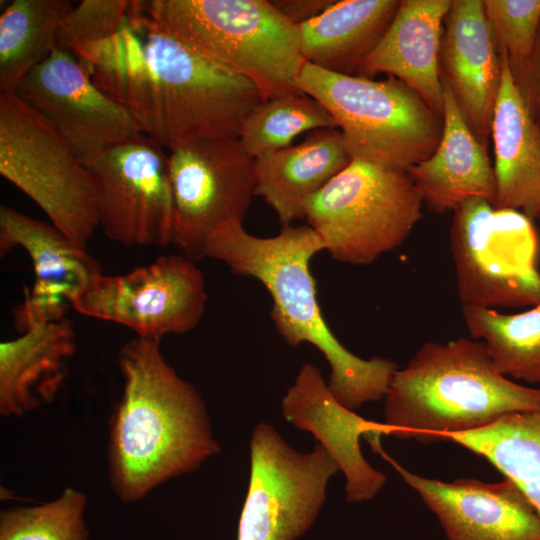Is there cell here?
I'll return each instance as SVG.
<instances>
[{
	"instance_id": "cell-1",
	"label": "cell",
	"mask_w": 540,
	"mask_h": 540,
	"mask_svg": "<svg viewBox=\"0 0 540 540\" xmlns=\"http://www.w3.org/2000/svg\"><path fill=\"white\" fill-rule=\"evenodd\" d=\"M72 52L92 82L168 149L238 138L248 115L265 100L245 76L159 30L132 1L113 35Z\"/></svg>"
},
{
	"instance_id": "cell-2",
	"label": "cell",
	"mask_w": 540,
	"mask_h": 540,
	"mask_svg": "<svg viewBox=\"0 0 540 540\" xmlns=\"http://www.w3.org/2000/svg\"><path fill=\"white\" fill-rule=\"evenodd\" d=\"M118 365L123 390L110 421L108 473L115 495L131 503L221 449L203 398L166 361L160 341L130 339Z\"/></svg>"
},
{
	"instance_id": "cell-3",
	"label": "cell",
	"mask_w": 540,
	"mask_h": 540,
	"mask_svg": "<svg viewBox=\"0 0 540 540\" xmlns=\"http://www.w3.org/2000/svg\"><path fill=\"white\" fill-rule=\"evenodd\" d=\"M324 251L317 233L308 225L283 226L272 237L248 233L234 219L208 238L204 258L223 262L231 272L253 277L269 292L274 325L291 347L310 343L321 351L331 373L328 387L336 400L355 411L385 397L395 372V361L354 355L335 337L326 323L319 301L311 259Z\"/></svg>"
},
{
	"instance_id": "cell-4",
	"label": "cell",
	"mask_w": 540,
	"mask_h": 540,
	"mask_svg": "<svg viewBox=\"0 0 540 540\" xmlns=\"http://www.w3.org/2000/svg\"><path fill=\"white\" fill-rule=\"evenodd\" d=\"M384 399L383 435L431 443L540 408V388L511 381L482 341L461 337L422 344L395 372Z\"/></svg>"
},
{
	"instance_id": "cell-5",
	"label": "cell",
	"mask_w": 540,
	"mask_h": 540,
	"mask_svg": "<svg viewBox=\"0 0 540 540\" xmlns=\"http://www.w3.org/2000/svg\"><path fill=\"white\" fill-rule=\"evenodd\" d=\"M159 30L249 79L265 100L304 94L299 28L267 0H132Z\"/></svg>"
},
{
	"instance_id": "cell-6",
	"label": "cell",
	"mask_w": 540,
	"mask_h": 540,
	"mask_svg": "<svg viewBox=\"0 0 540 540\" xmlns=\"http://www.w3.org/2000/svg\"><path fill=\"white\" fill-rule=\"evenodd\" d=\"M298 87L330 112L353 159L408 171L441 140L443 116L395 77L376 81L306 62Z\"/></svg>"
},
{
	"instance_id": "cell-7",
	"label": "cell",
	"mask_w": 540,
	"mask_h": 540,
	"mask_svg": "<svg viewBox=\"0 0 540 540\" xmlns=\"http://www.w3.org/2000/svg\"><path fill=\"white\" fill-rule=\"evenodd\" d=\"M422 206L407 171L352 159L307 200L304 218L333 259L368 265L405 242Z\"/></svg>"
},
{
	"instance_id": "cell-8",
	"label": "cell",
	"mask_w": 540,
	"mask_h": 540,
	"mask_svg": "<svg viewBox=\"0 0 540 540\" xmlns=\"http://www.w3.org/2000/svg\"><path fill=\"white\" fill-rule=\"evenodd\" d=\"M0 174L86 249L99 227L89 172L75 148L14 92L0 93Z\"/></svg>"
},
{
	"instance_id": "cell-9",
	"label": "cell",
	"mask_w": 540,
	"mask_h": 540,
	"mask_svg": "<svg viewBox=\"0 0 540 540\" xmlns=\"http://www.w3.org/2000/svg\"><path fill=\"white\" fill-rule=\"evenodd\" d=\"M452 212L450 248L462 306L539 304V239L533 220L480 198L469 199Z\"/></svg>"
},
{
	"instance_id": "cell-10",
	"label": "cell",
	"mask_w": 540,
	"mask_h": 540,
	"mask_svg": "<svg viewBox=\"0 0 540 540\" xmlns=\"http://www.w3.org/2000/svg\"><path fill=\"white\" fill-rule=\"evenodd\" d=\"M250 460L238 540H296L316 520L338 464L319 443L298 452L265 422L252 431Z\"/></svg>"
},
{
	"instance_id": "cell-11",
	"label": "cell",
	"mask_w": 540,
	"mask_h": 540,
	"mask_svg": "<svg viewBox=\"0 0 540 540\" xmlns=\"http://www.w3.org/2000/svg\"><path fill=\"white\" fill-rule=\"evenodd\" d=\"M98 225L124 246L172 244L174 204L168 155L140 133L83 160Z\"/></svg>"
},
{
	"instance_id": "cell-12",
	"label": "cell",
	"mask_w": 540,
	"mask_h": 540,
	"mask_svg": "<svg viewBox=\"0 0 540 540\" xmlns=\"http://www.w3.org/2000/svg\"><path fill=\"white\" fill-rule=\"evenodd\" d=\"M168 166L172 244L196 262L218 227L246 216L255 196V162L238 138H208L169 149Z\"/></svg>"
},
{
	"instance_id": "cell-13",
	"label": "cell",
	"mask_w": 540,
	"mask_h": 540,
	"mask_svg": "<svg viewBox=\"0 0 540 540\" xmlns=\"http://www.w3.org/2000/svg\"><path fill=\"white\" fill-rule=\"evenodd\" d=\"M206 302L204 277L195 262L185 255H163L125 274H98L73 309L128 327L136 337L161 341L196 327Z\"/></svg>"
},
{
	"instance_id": "cell-14",
	"label": "cell",
	"mask_w": 540,
	"mask_h": 540,
	"mask_svg": "<svg viewBox=\"0 0 540 540\" xmlns=\"http://www.w3.org/2000/svg\"><path fill=\"white\" fill-rule=\"evenodd\" d=\"M83 160L143 133L133 115L102 92L72 51L55 48L17 86Z\"/></svg>"
},
{
	"instance_id": "cell-15",
	"label": "cell",
	"mask_w": 540,
	"mask_h": 540,
	"mask_svg": "<svg viewBox=\"0 0 540 540\" xmlns=\"http://www.w3.org/2000/svg\"><path fill=\"white\" fill-rule=\"evenodd\" d=\"M22 248L30 257L34 282L14 311V326L23 333L32 326L58 321L102 273L86 249L72 243L53 224L10 206H0V255Z\"/></svg>"
},
{
	"instance_id": "cell-16",
	"label": "cell",
	"mask_w": 540,
	"mask_h": 540,
	"mask_svg": "<svg viewBox=\"0 0 540 540\" xmlns=\"http://www.w3.org/2000/svg\"><path fill=\"white\" fill-rule=\"evenodd\" d=\"M370 445L419 494L437 516L448 540H540V515L511 480L429 479L393 460L380 440Z\"/></svg>"
},
{
	"instance_id": "cell-17",
	"label": "cell",
	"mask_w": 540,
	"mask_h": 540,
	"mask_svg": "<svg viewBox=\"0 0 540 540\" xmlns=\"http://www.w3.org/2000/svg\"><path fill=\"white\" fill-rule=\"evenodd\" d=\"M281 407L289 423L310 432L336 461L346 478V501L361 502L378 494L386 476L365 460L359 442L362 436L382 435V423L341 405L311 363L302 365Z\"/></svg>"
},
{
	"instance_id": "cell-18",
	"label": "cell",
	"mask_w": 540,
	"mask_h": 540,
	"mask_svg": "<svg viewBox=\"0 0 540 540\" xmlns=\"http://www.w3.org/2000/svg\"><path fill=\"white\" fill-rule=\"evenodd\" d=\"M439 67L466 124L487 149L502 65L483 0H453L445 19Z\"/></svg>"
},
{
	"instance_id": "cell-19",
	"label": "cell",
	"mask_w": 540,
	"mask_h": 540,
	"mask_svg": "<svg viewBox=\"0 0 540 540\" xmlns=\"http://www.w3.org/2000/svg\"><path fill=\"white\" fill-rule=\"evenodd\" d=\"M453 0H401L383 38L356 75L380 73L395 77L413 89L443 116V85L439 56L442 25Z\"/></svg>"
},
{
	"instance_id": "cell-20",
	"label": "cell",
	"mask_w": 540,
	"mask_h": 540,
	"mask_svg": "<svg viewBox=\"0 0 540 540\" xmlns=\"http://www.w3.org/2000/svg\"><path fill=\"white\" fill-rule=\"evenodd\" d=\"M443 85V132L438 147L409 173L428 210L443 214L480 198L494 206L496 178L485 149L463 119L450 89Z\"/></svg>"
},
{
	"instance_id": "cell-21",
	"label": "cell",
	"mask_w": 540,
	"mask_h": 540,
	"mask_svg": "<svg viewBox=\"0 0 540 540\" xmlns=\"http://www.w3.org/2000/svg\"><path fill=\"white\" fill-rule=\"evenodd\" d=\"M500 59L501 81L491 126L497 188L494 207L520 211L534 221L540 216V125L525 104L506 59Z\"/></svg>"
},
{
	"instance_id": "cell-22",
	"label": "cell",
	"mask_w": 540,
	"mask_h": 540,
	"mask_svg": "<svg viewBox=\"0 0 540 540\" xmlns=\"http://www.w3.org/2000/svg\"><path fill=\"white\" fill-rule=\"evenodd\" d=\"M337 128L311 131L298 145L254 159V195L276 213L282 227L304 218L305 204L352 161Z\"/></svg>"
},
{
	"instance_id": "cell-23",
	"label": "cell",
	"mask_w": 540,
	"mask_h": 540,
	"mask_svg": "<svg viewBox=\"0 0 540 540\" xmlns=\"http://www.w3.org/2000/svg\"><path fill=\"white\" fill-rule=\"evenodd\" d=\"M68 318L35 325L0 344V414L22 416L53 400L75 351Z\"/></svg>"
},
{
	"instance_id": "cell-24",
	"label": "cell",
	"mask_w": 540,
	"mask_h": 540,
	"mask_svg": "<svg viewBox=\"0 0 540 540\" xmlns=\"http://www.w3.org/2000/svg\"><path fill=\"white\" fill-rule=\"evenodd\" d=\"M399 4L398 0L334 1L298 26L305 61L329 72L356 75L383 38Z\"/></svg>"
},
{
	"instance_id": "cell-25",
	"label": "cell",
	"mask_w": 540,
	"mask_h": 540,
	"mask_svg": "<svg viewBox=\"0 0 540 540\" xmlns=\"http://www.w3.org/2000/svg\"><path fill=\"white\" fill-rule=\"evenodd\" d=\"M488 460L540 515V408L506 415L481 429L442 435Z\"/></svg>"
},
{
	"instance_id": "cell-26",
	"label": "cell",
	"mask_w": 540,
	"mask_h": 540,
	"mask_svg": "<svg viewBox=\"0 0 540 540\" xmlns=\"http://www.w3.org/2000/svg\"><path fill=\"white\" fill-rule=\"evenodd\" d=\"M73 5L67 0H14L0 16V93L19 83L55 48L63 19Z\"/></svg>"
},
{
	"instance_id": "cell-27",
	"label": "cell",
	"mask_w": 540,
	"mask_h": 540,
	"mask_svg": "<svg viewBox=\"0 0 540 540\" xmlns=\"http://www.w3.org/2000/svg\"><path fill=\"white\" fill-rule=\"evenodd\" d=\"M461 311L471 338L485 344L498 372L540 384V303L515 314L468 306Z\"/></svg>"
},
{
	"instance_id": "cell-28",
	"label": "cell",
	"mask_w": 540,
	"mask_h": 540,
	"mask_svg": "<svg viewBox=\"0 0 540 540\" xmlns=\"http://www.w3.org/2000/svg\"><path fill=\"white\" fill-rule=\"evenodd\" d=\"M337 128L330 112L306 94L264 100L246 118L239 134L245 152L253 159L291 146L303 132Z\"/></svg>"
},
{
	"instance_id": "cell-29",
	"label": "cell",
	"mask_w": 540,
	"mask_h": 540,
	"mask_svg": "<svg viewBox=\"0 0 540 540\" xmlns=\"http://www.w3.org/2000/svg\"><path fill=\"white\" fill-rule=\"evenodd\" d=\"M86 495L67 487L54 500L1 512L0 540H87Z\"/></svg>"
},
{
	"instance_id": "cell-30",
	"label": "cell",
	"mask_w": 540,
	"mask_h": 540,
	"mask_svg": "<svg viewBox=\"0 0 540 540\" xmlns=\"http://www.w3.org/2000/svg\"><path fill=\"white\" fill-rule=\"evenodd\" d=\"M485 17L500 58L512 77L530 58L540 26V0H483Z\"/></svg>"
},
{
	"instance_id": "cell-31",
	"label": "cell",
	"mask_w": 540,
	"mask_h": 540,
	"mask_svg": "<svg viewBox=\"0 0 540 540\" xmlns=\"http://www.w3.org/2000/svg\"><path fill=\"white\" fill-rule=\"evenodd\" d=\"M131 1L83 0L63 19L57 34V48H74L113 35L126 16Z\"/></svg>"
},
{
	"instance_id": "cell-32",
	"label": "cell",
	"mask_w": 540,
	"mask_h": 540,
	"mask_svg": "<svg viewBox=\"0 0 540 540\" xmlns=\"http://www.w3.org/2000/svg\"><path fill=\"white\" fill-rule=\"evenodd\" d=\"M513 79L531 115L540 125V26L530 58Z\"/></svg>"
},
{
	"instance_id": "cell-33",
	"label": "cell",
	"mask_w": 540,
	"mask_h": 540,
	"mask_svg": "<svg viewBox=\"0 0 540 540\" xmlns=\"http://www.w3.org/2000/svg\"><path fill=\"white\" fill-rule=\"evenodd\" d=\"M335 0H271L290 22L299 26L324 12Z\"/></svg>"
},
{
	"instance_id": "cell-34",
	"label": "cell",
	"mask_w": 540,
	"mask_h": 540,
	"mask_svg": "<svg viewBox=\"0 0 540 540\" xmlns=\"http://www.w3.org/2000/svg\"><path fill=\"white\" fill-rule=\"evenodd\" d=\"M538 220H540V216H539Z\"/></svg>"
}]
</instances>
